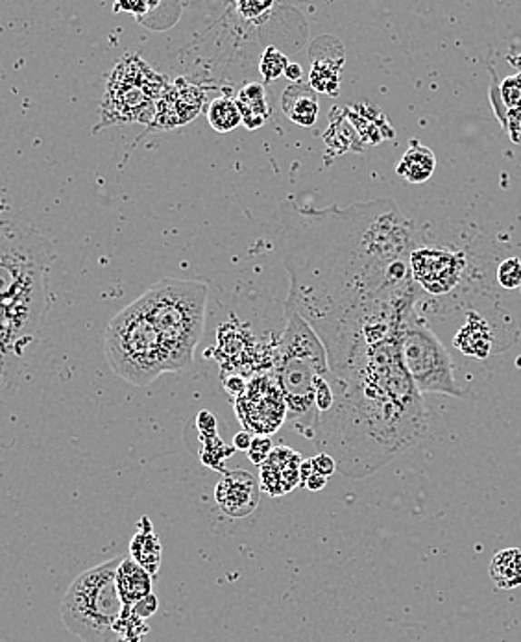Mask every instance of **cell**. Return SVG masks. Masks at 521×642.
Instances as JSON below:
<instances>
[{
	"label": "cell",
	"instance_id": "obj_8",
	"mask_svg": "<svg viewBox=\"0 0 521 642\" xmlns=\"http://www.w3.org/2000/svg\"><path fill=\"white\" fill-rule=\"evenodd\" d=\"M167 80L139 56H124L110 74L100 108V126L150 123Z\"/></svg>",
	"mask_w": 521,
	"mask_h": 642
},
{
	"label": "cell",
	"instance_id": "obj_12",
	"mask_svg": "<svg viewBox=\"0 0 521 642\" xmlns=\"http://www.w3.org/2000/svg\"><path fill=\"white\" fill-rule=\"evenodd\" d=\"M205 104V91L202 87L178 78L162 93L158 106H155L153 119L150 123L152 128L171 130L183 126L196 119Z\"/></svg>",
	"mask_w": 521,
	"mask_h": 642
},
{
	"label": "cell",
	"instance_id": "obj_31",
	"mask_svg": "<svg viewBox=\"0 0 521 642\" xmlns=\"http://www.w3.org/2000/svg\"><path fill=\"white\" fill-rule=\"evenodd\" d=\"M310 461H312V469H315V472L324 478H329L337 470V463L329 454L320 452L317 458H312Z\"/></svg>",
	"mask_w": 521,
	"mask_h": 642
},
{
	"label": "cell",
	"instance_id": "obj_10",
	"mask_svg": "<svg viewBox=\"0 0 521 642\" xmlns=\"http://www.w3.org/2000/svg\"><path fill=\"white\" fill-rule=\"evenodd\" d=\"M408 271L414 285L435 299L451 296L467 274V256L457 244L426 235L418 228V237L408 256Z\"/></svg>",
	"mask_w": 521,
	"mask_h": 642
},
{
	"label": "cell",
	"instance_id": "obj_23",
	"mask_svg": "<svg viewBox=\"0 0 521 642\" xmlns=\"http://www.w3.org/2000/svg\"><path fill=\"white\" fill-rule=\"evenodd\" d=\"M207 121H210L211 128L219 133H230L239 124H242L241 112L233 98L230 96L215 98L210 108H207Z\"/></svg>",
	"mask_w": 521,
	"mask_h": 642
},
{
	"label": "cell",
	"instance_id": "obj_5",
	"mask_svg": "<svg viewBox=\"0 0 521 642\" xmlns=\"http://www.w3.org/2000/svg\"><path fill=\"white\" fill-rule=\"evenodd\" d=\"M15 252L0 239V344L34 335L46 308L43 274L50 246L28 251L25 258Z\"/></svg>",
	"mask_w": 521,
	"mask_h": 642
},
{
	"label": "cell",
	"instance_id": "obj_1",
	"mask_svg": "<svg viewBox=\"0 0 521 642\" xmlns=\"http://www.w3.org/2000/svg\"><path fill=\"white\" fill-rule=\"evenodd\" d=\"M416 237L418 226L388 199L305 210L285 228L287 308L317 331L329 367L369 331L416 308L418 287L408 271Z\"/></svg>",
	"mask_w": 521,
	"mask_h": 642
},
{
	"label": "cell",
	"instance_id": "obj_16",
	"mask_svg": "<svg viewBox=\"0 0 521 642\" xmlns=\"http://www.w3.org/2000/svg\"><path fill=\"white\" fill-rule=\"evenodd\" d=\"M281 110L298 126H312L319 119V98L309 84H290L281 96Z\"/></svg>",
	"mask_w": 521,
	"mask_h": 642
},
{
	"label": "cell",
	"instance_id": "obj_11",
	"mask_svg": "<svg viewBox=\"0 0 521 642\" xmlns=\"http://www.w3.org/2000/svg\"><path fill=\"white\" fill-rule=\"evenodd\" d=\"M237 417L248 433L265 435L278 431L287 420V406L274 374H257L235 399Z\"/></svg>",
	"mask_w": 521,
	"mask_h": 642
},
{
	"label": "cell",
	"instance_id": "obj_17",
	"mask_svg": "<svg viewBox=\"0 0 521 642\" xmlns=\"http://www.w3.org/2000/svg\"><path fill=\"white\" fill-rule=\"evenodd\" d=\"M115 583L124 607H132L144 597L152 595V576L132 558H123L119 563Z\"/></svg>",
	"mask_w": 521,
	"mask_h": 642
},
{
	"label": "cell",
	"instance_id": "obj_29",
	"mask_svg": "<svg viewBox=\"0 0 521 642\" xmlns=\"http://www.w3.org/2000/svg\"><path fill=\"white\" fill-rule=\"evenodd\" d=\"M158 606H160L158 597H155L153 592H152V595L144 597L143 600H139V602H137L135 606H132L130 609H132V613H133L137 618L144 620V618H150L155 611H158Z\"/></svg>",
	"mask_w": 521,
	"mask_h": 642
},
{
	"label": "cell",
	"instance_id": "obj_25",
	"mask_svg": "<svg viewBox=\"0 0 521 642\" xmlns=\"http://www.w3.org/2000/svg\"><path fill=\"white\" fill-rule=\"evenodd\" d=\"M148 627L137 618L130 607H124L121 618L117 620L108 642H143V635Z\"/></svg>",
	"mask_w": 521,
	"mask_h": 642
},
{
	"label": "cell",
	"instance_id": "obj_19",
	"mask_svg": "<svg viewBox=\"0 0 521 642\" xmlns=\"http://www.w3.org/2000/svg\"><path fill=\"white\" fill-rule=\"evenodd\" d=\"M435 169L437 156L431 148L418 141H410L408 151L396 165V174L408 183H424L433 176Z\"/></svg>",
	"mask_w": 521,
	"mask_h": 642
},
{
	"label": "cell",
	"instance_id": "obj_2",
	"mask_svg": "<svg viewBox=\"0 0 521 642\" xmlns=\"http://www.w3.org/2000/svg\"><path fill=\"white\" fill-rule=\"evenodd\" d=\"M333 390L335 404L319 419L312 440L348 478L372 476L428 431L422 394L401 360V333L372 344L335 372Z\"/></svg>",
	"mask_w": 521,
	"mask_h": 642
},
{
	"label": "cell",
	"instance_id": "obj_18",
	"mask_svg": "<svg viewBox=\"0 0 521 642\" xmlns=\"http://www.w3.org/2000/svg\"><path fill=\"white\" fill-rule=\"evenodd\" d=\"M235 104H237V108L241 112L242 124L248 130L260 128L263 124H267V121L270 117V106H269V101H267V91H265V85L259 84V82L246 84L239 91V94L235 98Z\"/></svg>",
	"mask_w": 521,
	"mask_h": 642
},
{
	"label": "cell",
	"instance_id": "obj_6",
	"mask_svg": "<svg viewBox=\"0 0 521 642\" xmlns=\"http://www.w3.org/2000/svg\"><path fill=\"white\" fill-rule=\"evenodd\" d=\"M103 351L113 372L135 387L150 385L162 374L172 372L162 337L137 301L110 321Z\"/></svg>",
	"mask_w": 521,
	"mask_h": 642
},
{
	"label": "cell",
	"instance_id": "obj_21",
	"mask_svg": "<svg viewBox=\"0 0 521 642\" xmlns=\"http://www.w3.org/2000/svg\"><path fill=\"white\" fill-rule=\"evenodd\" d=\"M340 51V44L335 48ZM333 53H322L320 58H312V67L309 74V85L315 93H324L329 96L339 94L340 87V71L344 65V56L335 58Z\"/></svg>",
	"mask_w": 521,
	"mask_h": 642
},
{
	"label": "cell",
	"instance_id": "obj_24",
	"mask_svg": "<svg viewBox=\"0 0 521 642\" xmlns=\"http://www.w3.org/2000/svg\"><path fill=\"white\" fill-rule=\"evenodd\" d=\"M501 98L508 110V121L512 124L510 132H521V73L508 76L501 82Z\"/></svg>",
	"mask_w": 521,
	"mask_h": 642
},
{
	"label": "cell",
	"instance_id": "obj_15",
	"mask_svg": "<svg viewBox=\"0 0 521 642\" xmlns=\"http://www.w3.org/2000/svg\"><path fill=\"white\" fill-rule=\"evenodd\" d=\"M453 344L455 349L460 351L464 356L487 360L492 354V347H494L492 328L487 322V319L481 317L477 311H467L466 322L455 333Z\"/></svg>",
	"mask_w": 521,
	"mask_h": 642
},
{
	"label": "cell",
	"instance_id": "obj_35",
	"mask_svg": "<svg viewBox=\"0 0 521 642\" xmlns=\"http://www.w3.org/2000/svg\"><path fill=\"white\" fill-rule=\"evenodd\" d=\"M285 76H287L292 84H298L300 78L303 76L301 65H298V64H289V67H287V71H285Z\"/></svg>",
	"mask_w": 521,
	"mask_h": 642
},
{
	"label": "cell",
	"instance_id": "obj_33",
	"mask_svg": "<svg viewBox=\"0 0 521 642\" xmlns=\"http://www.w3.org/2000/svg\"><path fill=\"white\" fill-rule=\"evenodd\" d=\"M326 485H328V478H324V476H320V474H317V472H312V474L303 481V487H305L307 490H312V492L322 490Z\"/></svg>",
	"mask_w": 521,
	"mask_h": 642
},
{
	"label": "cell",
	"instance_id": "obj_3",
	"mask_svg": "<svg viewBox=\"0 0 521 642\" xmlns=\"http://www.w3.org/2000/svg\"><path fill=\"white\" fill-rule=\"evenodd\" d=\"M272 365L287 406V420L312 440L320 419L317 383L331 376V369L320 337L292 308H287V326L276 342Z\"/></svg>",
	"mask_w": 521,
	"mask_h": 642
},
{
	"label": "cell",
	"instance_id": "obj_22",
	"mask_svg": "<svg viewBox=\"0 0 521 642\" xmlns=\"http://www.w3.org/2000/svg\"><path fill=\"white\" fill-rule=\"evenodd\" d=\"M488 576L496 588L510 590L521 587V548L499 550L490 561Z\"/></svg>",
	"mask_w": 521,
	"mask_h": 642
},
{
	"label": "cell",
	"instance_id": "obj_32",
	"mask_svg": "<svg viewBox=\"0 0 521 642\" xmlns=\"http://www.w3.org/2000/svg\"><path fill=\"white\" fill-rule=\"evenodd\" d=\"M224 389L231 394L233 399H239L241 394L244 392V389H246V380H244V376L239 374V372H235V374H231L230 378H224Z\"/></svg>",
	"mask_w": 521,
	"mask_h": 642
},
{
	"label": "cell",
	"instance_id": "obj_26",
	"mask_svg": "<svg viewBox=\"0 0 521 642\" xmlns=\"http://www.w3.org/2000/svg\"><path fill=\"white\" fill-rule=\"evenodd\" d=\"M287 67H289V58L274 44H269L263 51V54H260L259 71H260V76H263L265 82H274V80L285 76Z\"/></svg>",
	"mask_w": 521,
	"mask_h": 642
},
{
	"label": "cell",
	"instance_id": "obj_27",
	"mask_svg": "<svg viewBox=\"0 0 521 642\" xmlns=\"http://www.w3.org/2000/svg\"><path fill=\"white\" fill-rule=\"evenodd\" d=\"M497 283L503 289H519L521 287V260L506 258L497 267Z\"/></svg>",
	"mask_w": 521,
	"mask_h": 642
},
{
	"label": "cell",
	"instance_id": "obj_20",
	"mask_svg": "<svg viewBox=\"0 0 521 642\" xmlns=\"http://www.w3.org/2000/svg\"><path fill=\"white\" fill-rule=\"evenodd\" d=\"M130 558L141 565L152 578L158 574L162 565V542L153 533L148 517L139 520V531L133 535L130 545Z\"/></svg>",
	"mask_w": 521,
	"mask_h": 642
},
{
	"label": "cell",
	"instance_id": "obj_14",
	"mask_svg": "<svg viewBox=\"0 0 521 642\" xmlns=\"http://www.w3.org/2000/svg\"><path fill=\"white\" fill-rule=\"evenodd\" d=\"M260 487L255 478L244 470H233L221 478L215 499L221 509L231 519H242L257 509Z\"/></svg>",
	"mask_w": 521,
	"mask_h": 642
},
{
	"label": "cell",
	"instance_id": "obj_36",
	"mask_svg": "<svg viewBox=\"0 0 521 642\" xmlns=\"http://www.w3.org/2000/svg\"><path fill=\"white\" fill-rule=\"evenodd\" d=\"M312 472H315V469H312V461H310V459H303V461H301V467H300L301 485H303V481H305Z\"/></svg>",
	"mask_w": 521,
	"mask_h": 642
},
{
	"label": "cell",
	"instance_id": "obj_9",
	"mask_svg": "<svg viewBox=\"0 0 521 642\" xmlns=\"http://www.w3.org/2000/svg\"><path fill=\"white\" fill-rule=\"evenodd\" d=\"M401 360L420 394L433 392L455 399L467 397V390L455 380L449 352L416 308L403 322Z\"/></svg>",
	"mask_w": 521,
	"mask_h": 642
},
{
	"label": "cell",
	"instance_id": "obj_4",
	"mask_svg": "<svg viewBox=\"0 0 521 642\" xmlns=\"http://www.w3.org/2000/svg\"><path fill=\"white\" fill-rule=\"evenodd\" d=\"M137 302L158 330L172 372L191 369L205 324L207 283L165 278L150 285Z\"/></svg>",
	"mask_w": 521,
	"mask_h": 642
},
{
	"label": "cell",
	"instance_id": "obj_13",
	"mask_svg": "<svg viewBox=\"0 0 521 642\" xmlns=\"http://www.w3.org/2000/svg\"><path fill=\"white\" fill-rule=\"evenodd\" d=\"M303 458L289 447H274L269 459L259 467V487L270 497H283L301 485Z\"/></svg>",
	"mask_w": 521,
	"mask_h": 642
},
{
	"label": "cell",
	"instance_id": "obj_30",
	"mask_svg": "<svg viewBox=\"0 0 521 642\" xmlns=\"http://www.w3.org/2000/svg\"><path fill=\"white\" fill-rule=\"evenodd\" d=\"M235 8L239 10V14H241L244 19L257 21L259 15H263L265 12L272 10L274 5H272V3H265V5H260V3H239V5H235Z\"/></svg>",
	"mask_w": 521,
	"mask_h": 642
},
{
	"label": "cell",
	"instance_id": "obj_7",
	"mask_svg": "<svg viewBox=\"0 0 521 642\" xmlns=\"http://www.w3.org/2000/svg\"><path fill=\"white\" fill-rule=\"evenodd\" d=\"M123 558H115L82 572L62 600L65 627L85 642H108L124 611L115 574Z\"/></svg>",
	"mask_w": 521,
	"mask_h": 642
},
{
	"label": "cell",
	"instance_id": "obj_34",
	"mask_svg": "<svg viewBox=\"0 0 521 642\" xmlns=\"http://www.w3.org/2000/svg\"><path fill=\"white\" fill-rule=\"evenodd\" d=\"M251 435L248 433V431H239L237 435H235V439H233V444H235V449L237 450H242V452H246L248 449H250V444H251Z\"/></svg>",
	"mask_w": 521,
	"mask_h": 642
},
{
	"label": "cell",
	"instance_id": "obj_28",
	"mask_svg": "<svg viewBox=\"0 0 521 642\" xmlns=\"http://www.w3.org/2000/svg\"><path fill=\"white\" fill-rule=\"evenodd\" d=\"M272 450H274V444H272V440H270L269 437H265V435H255V437L251 439L250 449H248L250 461H251L253 465L260 467V465H263V463L269 459V456L272 454Z\"/></svg>",
	"mask_w": 521,
	"mask_h": 642
}]
</instances>
